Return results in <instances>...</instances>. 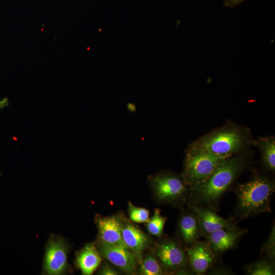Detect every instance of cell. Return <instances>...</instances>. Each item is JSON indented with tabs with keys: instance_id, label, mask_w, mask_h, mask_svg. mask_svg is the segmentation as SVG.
I'll use <instances>...</instances> for the list:
<instances>
[{
	"instance_id": "obj_13",
	"label": "cell",
	"mask_w": 275,
	"mask_h": 275,
	"mask_svg": "<svg viewBox=\"0 0 275 275\" xmlns=\"http://www.w3.org/2000/svg\"><path fill=\"white\" fill-rule=\"evenodd\" d=\"M187 205L196 213L202 235L205 237L211 233L218 230H235L239 228L231 219L220 216L216 211L212 209L188 203Z\"/></svg>"
},
{
	"instance_id": "obj_6",
	"label": "cell",
	"mask_w": 275,
	"mask_h": 275,
	"mask_svg": "<svg viewBox=\"0 0 275 275\" xmlns=\"http://www.w3.org/2000/svg\"><path fill=\"white\" fill-rule=\"evenodd\" d=\"M153 242L152 250L167 274H174L188 265L185 248L176 237L164 236Z\"/></svg>"
},
{
	"instance_id": "obj_9",
	"label": "cell",
	"mask_w": 275,
	"mask_h": 275,
	"mask_svg": "<svg viewBox=\"0 0 275 275\" xmlns=\"http://www.w3.org/2000/svg\"><path fill=\"white\" fill-rule=\"evenodd\" d=\"M124 217L122 212L107 216L97 214L95 216V223L98 230L96 242L108 245H124L122 239V228Z\"/></svg>"
},
{
	"instance_id": "obj_21",
	"label": "cell",
	"mask_w": 275,
	"mask_h": 275,
	"mask_svg": "<svg viewBox=\"0 0 275 275\" xmlns=\"http://www.w3.org/2000/svg\"><path fill=\"white\" fill-rule=\"evenodd\" d=\"M262 254L264 257L269 260L274 261L275 260V231L274 223L272 225L271 231L269 236L265 242L262 245L261 249Z\"/></svg>"
},
{
	"instance_id": "obj_17",
	"label": "cell",
	"mask_w": 275,
	"mask_h": 275,
	"mask_svg": "<svg viewBox=\"0 0 275 275\" xmlns=\"http://www.w3.org/2000/svg\"><path fill=\"white\" fill-rule=\"evenodd\" d=\"M151 248L145 251L138 258L137 273L141 275L167 274Z\"/></svg>"
},
{
	"instance_id": "obj_8",
	"label": "cell",
	"mask_w": 275,
	"mask_h": 275,
	"mask_svg": "<svg viewBox=\"0 0 275 275\" xmlns=\"http://www.w3.org/2000/svg\"><path fill=\"white\" fill-rule=\"evenodd\" d=\"M95 242L102 258L126 274H138V258L125 245H108Z\"/></svg>"
},
{
	"instance_id": "obj_11",
	"label": "cell",
	"mask_w": 275,
	"mask_h": 275,
	"mask_svg": "<svg viewBox=\"0 0 275 275\" xmlns=\"http://www.w3.org/2000/svg\"><path fill=\"white\" fill-rule=\"evenodd\" d=\"M185 249L188 265L196 275L206 274L216 263V257L206 240H199Z\"/></svg>"
},
{
	"instance_id": "obj_12",
	"label": "cell",
	"mask_w": 275,
	"mask_h": 275,
	"mask_svg": "<svg viewBox=\"0 0 275 275\" xmlns=\"http://www.w3.org/2000/svg\"><path fill=\"white\" fill-rule=\"evenodd\" d=\"M122 239L123 244L134 254L138 259L153 243L148 234L125 216L122 228Z\"/></svg>"
},
{
	"instance_id": "obj_2",
	"label": "cell",
	"mask_w": 275,
	"mask_h": 275,
	"mask_svg": "<svg viewBox=\"0 0 275 275\" xmlns=\"http://www.w3.org/2000/svg\"><path fill=\"white\" fill-rule=\"evenodd\" d=\"M274 191V179L268 172L254 170L246 182L235 187L236 203L229 219L235 223L270 212Z\"/></svg>"
},
{
	"instance_id": "obj_22",
	"label": "cell",
	"mask_w": 275,
	"mask_h": 275,
	"mask_svg": "<svg viewBox=\"0 0 275 275\" xmlns=\"http://www.w3.org/2000/svg\"><path fill=\"white\" fill-rule=\"evenodd\" d=\"M120 273L119 269L107 262H103L97 271V274L101 275H118Z\"/></svg>"
},
{
	"instance_id": "obj_4",
	"label": "cell",
	"mask_w": 275,
	"mask_h": 275,
	"mask_svg": "<svg viewBox=\"0 0 275 275\" xmlns=\"http://www.w3.org/2000/svg\"><path fill=\"white\" fill-rule=\"evenodd\" d=\"M147 183L157 204L182 208L188 203L190 187L181 174L162 170L149 175Z\"/></svg>"
},
{
	"instance_id": "obj_23",
	"label": "cell",
	"mask_w": 275,
	"mask_h": 275,
	"mask_svg": "<svg viewBox=\"0 0 275 275\" xmlns=\"http://www.w3.org/2000/svg\"><path fill=\"white\" fill-rule=\"evenodd\" d=\"M212 274H232V271L225 266H216L215 264L210 269L207 273Z\"/></svg>"
},
{
	"instance_id": "obj_3",
	"label": "cell",
	"mask_w": 275,
	"mask_h": 275,
	"mask_svg": "<svg viewBox=\"0 0 275 275\" xmlns=\"http://www.w3.org/2000/svg\"><path fill=\"white\" fill-rule=\"evenodd\" d=\"M254 140L248 127L228 122L199 138L189 145L226 158L248 151L254 146Z\"/></svg>"
},
{
	"instance_id": "obj_26",
	"label": "cell",
	"mask_w": 275,
	"mask_h": 275,
	"mask_svg": "<svg viewBox=\"0 0 275 275\" xmlns=\"http://www.w3.org/2000/svg\"><path fill=\"white\" fill-rule=\"evenodd\" d=\"M126 107L127 110L130 113H134L136 111V106L133 103H128L126 104Z\"/></svg>"
},
{
	"instance_id": "obj_10",
	"label": "cell",
	"mask_w": 275,
	"mask_h": 275,
	"mask_svg": "<svg viewBox=\"0 0 275 275\" xmlns=\"http://www.w3.org/2000/svg\"><path fill=\"white\" fill-rule=\"evenodd\" d=\"M175 234L184 248L191 246L203 236L197 214L187 204L181 208L177 221Z\"/></svg>"
},
{
	"instance_id": "obj_5",
	"label": "cell",
	"mask_w": 275,
	"mask_h": 275,
	"mask_svg": "<svg viewBox=\"0 0 275 275\" xmlns=\"http://www.w3.org/2000/svg\"><path fill=\"white\" fill-rule=\"evenodd\" d=\"M223 158L188 145L181 175L188 186L192 187L208 178Z\"/></svg>"
},
{
	"instance_id": "obj_19",
	"label": "cell",
	"mask_w": 275,
	"mask_h": 275,
	"mask_svg": "<svg viewBox=\"0 0 275 275\" xmlns=\"http://www.w3.org/2000/svg\"><path fill=\"white\" fill-rule=\"evenodd\" d=\"M167 219V217L161 214L159 209H155L152 216L145 223L147 231L151 235L160 238L164 235L163 229Z\"/></svg>"
},
{
	"instance_id": "obj_20",
	"label": "cell",
	"mask_w": 275,
	"mask_h": 275,
	"mask_svg": "<svg viewBox=\"0 0 275 275\" xmlns=\"http://www.w3.org/2000/svg\"><path fill=\"white\" fill-rule=\"evenodd\" d=\"M127 212L129 219L135 223H146L150 218L147 209L136 206L130 201L127 204Z\"/></svg>"
},
{
	"instance_id": "obj_14",
	"label": "cell",
	"mask_w": 275,
	"mask_h": 275,
	"mask_svg": "<svg viewBox=\"0 0 275 275\" xmlns=\"http://www.w3.org/2000/svg\"><path fill=\"white\" fill-rule=\"evenodd\" d=\"M248 232L247 229H221L215 231L206 238L213 254L216 257L237 247L241 237Z\"/></svg>"
},
{
	"instance_id": "obj_16",
	"label": "cell",
	"mask_w": 275,
	"mask_h": 275,
	"mask_svg": "<svg viewBox=\"0 0 275 275\" xmlns=\"http://www.w3.org/2000/svg\"><path fill=\"white\" fill-rule=\"evenodd\" d=\"M254 146L258 148L263 167L268 173L275 171L274 136L260 137L254 140Z\"/></svg>"
},
{
	"instance_id": "obj_1",
	"label": "cell",
	"mask_w": 275,
	"mask_h": 275,
	"mask_svg": "<svg viewBox=\"0 0 275 275\" xmlns=\"http://www.w3.org/2000/svg\"><path fill=\"white\" fill-rule=\"evenodd\" d=\"M249 151L224 158L204 181L190 187L188 203L216 211L223 195L252 164Z\"/></svg>"
},
{
	"instance_id": "obj_24",
	"label": "cell",
	"mask_w": 275,
	"mask_h": 275,
	"mask_svg": "<svg viewBox=\"0 0 275 275\" xmlns=\"http://www.w3.org/2000/svg\"><path fill=\"white\" fill-rule=\"evenodd\" d=\"M174 274H195L189 265L184 266L178 270Z\"/></svg>"
},
{
	"instance_id": "obj_18",
	"label": "cell",
	"mask_w": 275,
	"mask_h": 275,
	"mask_svg": "<svg viewBox=\"0 0 275 275\" xmlns=\"http://www.w3.org/2000/svg\"><path fill=\"white\" fill-rule=\"evenodd\" d=\"M243 270L249 275H274L275 274L274 261L266 258L258 260L245 265Z\"/></svg>"
},
{
	"instance_id": "obj_15",
	"label": "cell",
	"mask_w": 275,
	"mask_h": 275,
	"mask_svg": "<svg viewBox=\"0 0 275 275\" xmlns=\"http://www.w3.org/2000/svg\"><path fill=\"white\" fill-rule=\"evenodd\" d=\"M103 260L95 242L86 243L75 254V265L83 275H91Z\"/></svg>"
},
{
	"instance_id": "obj_7",
	"label": "cell",
	"mask_w": 275,
	"mask_h": 275,
	"mask_svg": "<svg viewBox=\"0 0 275 275\" xmlns=\"http://www.w3.org/2000/svg\"><path fill=\"white\" fill-rule=\"evenodd\" d=\"M70 245L63 237L51 235L47 242L43 264V273L60 275L69 269L68 255Z\"/></svg>"
},
{
	"instance_id": "obj_25",
	"label": "cell",
	"mask_w": 275,
	"mask_h": 275,
	"mask_svg": "<svg viewBox=\"0 0 275 275\" xmlns=\"http://www.w3.org/2000/svg\"><path fill=\"white\" fill-rule=\"evenodd\" d=\"M245 0H223L225 6L228 7L231 9L234 8L239 4Z\"/></svg>"
}]
</instances>
